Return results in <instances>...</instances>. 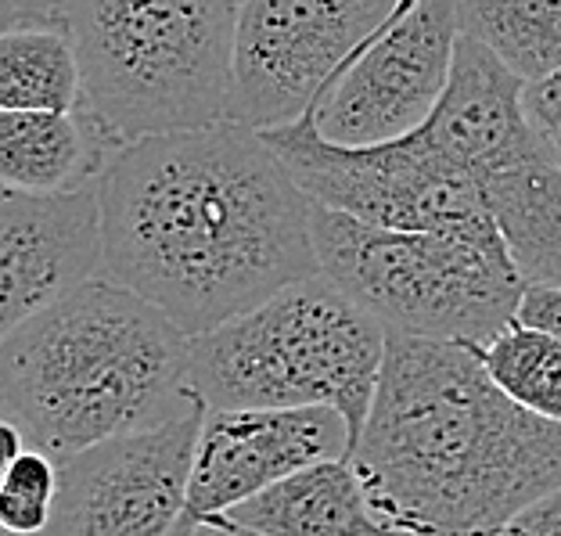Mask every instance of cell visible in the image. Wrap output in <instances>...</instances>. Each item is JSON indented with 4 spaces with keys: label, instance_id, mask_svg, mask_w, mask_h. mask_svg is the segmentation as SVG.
<instances>
[{
    "label": "cell",
    "instance_id": "cell-1",
    "mask_svg": "<svg viewBox=\"0 0 561 536\" xmlns=\"http://www.w3.org/2000/svg\"><path fill=\"white\" fill-rule=\"evenodd\" d=\"M94 191L101 274L191 339L321 271L313 198L245 123L130 140Z\"/></svg>",
    "mask_w": 561,
    "mask_h": 536
},
{
    "label": "cell",
    "instance_id": "cell-2",
    "mask_svg": "<svg viewBox=\"0 0 561 536\" xmlns=\"http://www.w3.org/2000/svg\"><path fill=\"white\" fill-rule=\"evenodd\" d=\"M350 461L386 529L493 536L561 490V421L515 403L471 346L389 331Z\"/></svg>",
    "mask_w": 561,
    "mask_h": 536
},
{
    "label": "cell",
    "instance_id": "cell-3",
    "mask_svg": "<svg viewBox=\"0 0 561 536\" xmlns=\"http://www.w3.org/2000/svg\"><path fill=\"white\" fill-rule=\"evenodd\" d=\"M191 335L98 274L0 342V411L58 461L184 414Z\"/></svg>",
    "mask_w": 561,
    "mask_h": 536
},
{
    "label": "cell",
    "instance_id": "cell-4",
    "mask_svg": "<svg viewBox=\"0 0 561 536\" xmlns=\"http://www.w3.org/2000/svg\"><path fill=\"white\" fill-rule=\"evenodd\" d=\"M241 0H61L83 105L116 145L231 119Z\"/></svg>",
    "mask_w": 561,
    "mask_h": 536
},
{
    "label": "cell",
    "instance_id": "cell-5",
    "mask_svg": "<svg viewBox=\"0 0 561 536\" xmlns=\"http://www.w3.org/2000/svg\"><path fill=\"white\" fill-rule=\"evenodd\" d=\"M386 324L321 271L191 339L187 389L206 407H335L360 440ZM353 454V451H350Z\"/></svg>",
    "mask_w": 561,
    "mask_h": 536
},
{
    "label": "cell",
    "instance_id": "cell-6",
    "mask_svg": "<svg viewBox=\"0 0 561 536\" xmlns=\"http://www.w3.org/2000/svg\"><path fill=\"white\" fill-rule=\"evenodd\" d=\"M321 274L375 313L386 331L486 346L518 317L522 281L507 252L432 231L356 220L313 202Z\"/></svg>",
    "mask_w": 561,
    "mask_h": 536
},
{
    "label": "cell",
    "instance_id": "cell-7",
    "mask_svg": "<svg viewBox=\"0 0 561 536\" xmlns=\"http://www.w3.org/2000/svg\"><path fill=\"white\" fill-rule=\"evenodd\" d=\"M260 134L317 206L367 224L454 235L507 252L479 184L439 145L428 123L386 145L342 148L321 137L310 109L302 119Z\"/></svg>",
    "mask_w": 561,
    "mask_h": 536
},
{
    "label": "cell",
    "instance_id": "cell-8",
    "mask_svg": "<svg viewBox=\"0 0 561 536\" xmlns=\"http://www.w3.org/2000/svg\"><path fill=\"white\" fill-rule=\"evenodd\" d=\"M400 0H241L231 119L252 130L296 123Z\"/></svg>",
    "mask_w": 561,
    "mask_h": 536
},
{
    "label": "cell",
    "instance_id": "cell-9",
    "mask_svg": "<svg viewBox=\"0 0 561 536\" xmlns=\"http://www.w3.org/2000/svg\"><path fill=\"white\" fill-rule=\"evenodd\" d=\"M457 36V0H400L313 105L321 137L367 148L417 130L450 83Z\"/></svg>",
    "mask_w": 561,
    "mask_h": 536
},
{
    "label": "cell",
    "instance_id": "cell-10",
    "mask_svg": "<svg viewBox=\"0 0 561 536\" xmlns=\"http://www.w3.org/2000/svg\"><path fill=\"white\" fill-rule=\"evenodd\" d=\"M206 400L61 461L44 536H176Z\"/></svg>",
    "mask_w": 561,
    "mask_h": 536
},
{
    "label": "cell",
    "instance_id": "cell-11",
    "mask_svg": "<svg viewBox=\"0 0 561 536\" xmlns=\"http://www.w3.org/2000/svg\"><path fill=\"white\" fill-rule=\"evenodd\" d=\"M350 451L353 432L335 407H209L176 536L227 515L291 471Z\"/></svg>",
    "mask_w": 561,
    "mask_h": 536
},
{
    "label": "cell",
    "instance_id": "cell-12",
    "mask_svg": "<svg viewBox=\"0 0 561 536\" xmlns=\"http://www.w3.org/2000/svg\"><path fill=\"white\" fill-rule=\"evenodd\" d=\"M101 274L98 191L0 195V342Z\"/></svg>",
    "mask_w": 561,
    "mask_h": 536
},
{
    "label": "cell",
    "instance_id": "cell-13",
    "mask_svg": "<svg viewBox=\"0 0 561 536\" xmlns=\"http://www.w3.org/2000/svg\"><path fill=\"white\" fill-rule=\"evenodd\" d=\"M119 145L87 109H0V187L19 195H69L91 187Z\"/></svg>",
    "mask_w": 561,
    "mask_h": 536
},
{
    "label": "cell",
    "instance_id": "cell-14",
    "mask_svg": "<svg viewBox=\"0 0 561 536\" xmlns=\"http://www.w3.org/2000/svg\"><path fill=\"white\" fill-rule=\"evenodd\" d=\"M256 536H378L389 533L367 504L350 457L306 465L227 512Z\"/></svg>",
    "mask_w": 561,
    "mask_h": 536
},
{
    "label": "cell",
    "instance_id": "cell-15",
    "mask_svg": "<svg viewBox=\"0 0 561 536\" xmlns=\"http://www.w3.org/2000/svg\"><path fill=\"white\" fill-rule=\"evenodd\" d=\"M504 249L526 285H561V170L540 140L479 181Z\"/></svg>",
    "mask_w": 561,
    "mask_h": 536
},
{
    "label": "cell",
    "instance_id": "cell-16",
    "mask_svg": "<svg viewBox=\"0 0 561 536\" xmlns=\"http://www.w3.org/2000/svg\"><path fill=\"white\" fill-rule=\"evenodd\" d=\"M83 105L76 44L61 22L0 30V109L69 112Z\"/></svg>",
    "mask_w": 561,
    "mask_h": 536
},
{
    "label": "cell",
    "instance_id": "cell-17",
    "mask_svg": "<svg viewBox=\"0 0 561 536\" xmlns=\"http://www.w3.org/2000/svg\"><path fill=\"white\" fill-rule=\"evenodd\" d=\"M457 22L522 80L561 69V0H457Z\"/></svg>",
    "mask_w": 561,
    "mask_h": 536
},
{
    "label": "cell",
    "instance_id": "cell-18",
    "mask_svg": "<svg viewBox=\"0 0 561 536\" xmlns=\"http://www.w3.org/2000/svg\"><path fill=\"white\" fill-rule=\"evenodd\" d=\"M479 361L490 378L526 411L561 421V342L518 317L501 335L479 346Z\"/></svg>",
    "mask_w": 561,
    "mask_h": 536
},
{
    "label": "cell",
    "instance_id": "cell-19",
    "mask_svg": "<svg viewBox=\"0 0 561 536\" xmlns=\"http://www.w3.org/2000/svg\"><path fill=\"white\" fill-rule=\"evenodd\" d=\"M61 482V461L41 446H25L19 461L0 482V533L44 536L50 526Z\"/></svg>",
    "mask_w": 561,
    "mask_h": 536
},
{
    "label": "cell",
    "instance_id": "cell-20",
    "mask_svg": "<svg viewBox=\"0 0 561 536\" xmlns=\"http://www.w3.org/2000/svg\"><path fill=\"white\" fill-rule=\"evenodd\" d=\"M522 112H526L533 137L540 140V148L561 170V69L540 76V80H526Z\"/></svg>",
    "mask_w": 561,
    "mask_h": 536
},
{
    "label": "cell",
    "instance_id": "cell-21",
    "mask_svg": "<svg viewBox=\"0 0 561 536\" xmlns=\"http://www.w3.org/2000/svg\"><path fill=\"white\" fill-rule=\"evenodd\" d=\"M518 321L540 328L561 342V285H526L518 299Z\"/></svg>",
    "mask_w": 561,
    "mask_h": 536
},
{
    "label": "cell",
    "instance_id": "cell-22",
    "mask_svg": "<svg viewBox=\"0 0 561 536\" xmlns=\"http://www.w3.org/2000/svg\"><path fill=\"white\" fill-rule=\"evenodd\" d=\"M493 536H561V490L540 497Z\"/></svg>",
    "mask_w": 561,
    "mask_h": 536
},
{
    "label": "cell",
    "instance_id": "cell-23",
    "mask_svg": "<svg viewBox=\"0 0 561 536\" xmlns=\"http://www.w3.org/2000/svg\"><path fill=\"white\" fill-rule=\"evenodd\" d=\"M61 0H0V30L58 22Z\"/></svg>",
    "mask_w": 561,
    "mask_h": 536
},
{
    "label": "cell",
    "instance_id": "cell-24",
    "mask_svg": "<svg viewBox=\"0 0 561 536\" xmlns=\"http://www.w3.org/2000/svg\"><path fill=\"white\" fill-rule=\"evenodd\" d=\"M30 446V436H25V429L19 425L15 418L0 411V482L11 471V465L19 461V454Z\"/></svg>",
    "mask_w": 561,
    "mask_h": 536
},
{
    "label": "cell",
    "instance_id": "cell-25",
    "mask_svg": "<svg viewBox=\"0 0 561 536\" xmlns=\"http://www.w3.org/2000/svg\"><path fill=\"white\" fill-rule=\"evenodd\" d=\"M187 536H256V533L241 529V526H234V522H231V518H227V515H220V518H213V522H206V526L191 529Z\"/></svg>",
    "mask_w": 561,
    "mask_h": 536
},
{
    "label": "cell",
    "instance_id": "cell-26",
    "mask_svg": "<svg viewBox=\"0 0 561 536\" xmlns=\"http://www.w3.org/2000/svg\"><path fill=\"white\" fill-rule=\"evenodd\" d=\"M378 536H411V533H392V529H389V533H378Z\"/></svg>",
    "mask_w": 561,
    "mask_h": 536
},
{
    "label": "cell",
    "instance_id": "cell-27",
    "mask_svg": "<svg viewBox=\"0 0 561 536\" xmlns=\"http://www.w3.org/2000/svg\"><path fill=\"white\" fill-rule=\"evenodd\" d=\"M0 195H4V187H0Z\"/></svg>",
    "mask_w": 561,
    "mask_h": 536
},
{
    "label": "cell",
    "instance_id": "cell-28",
    "mask_svg": "<svg viewBox=\"0 0 561 536\" xmlns=\"http://www.w3.org/2000/svg\"><path fill=\"white\" fill-rule=\"evenodd\" d=\"M0 536H4V533H0Z\"/></svg>",
    "mask_w": 561,
    "mask_h": 536
}]
</instances>
